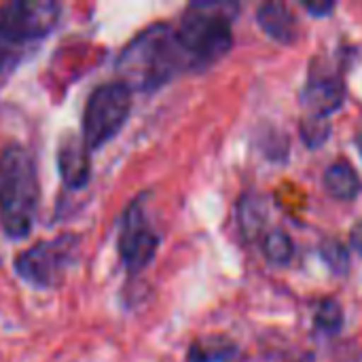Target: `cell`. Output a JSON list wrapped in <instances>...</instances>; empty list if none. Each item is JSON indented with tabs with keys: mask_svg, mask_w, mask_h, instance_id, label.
<instances>
[{
	"mask_svg": "<svg viewBox=\"0 0 362 362\" xmlns=\"http://www.w3.org/2000/svg\"><path fill=\"white\" fill-rule=\"evenodd\" d=\"M57 170L64 185L72 191H81L91 178V151L81 136L66 134L57 146Z\"/></svg>",
	"mask_w": 362,
	"mask_h": 362,
	"instance_id": "obj_9",
	"label": "cell"
},
{
	"mask_svg": "<svg viewBox=\"0 0 362 362\" xmlns=\"http://www.w3.org/2000/svg\"><path fill=\"white\" fill-rule=\"evenodd\" d=\"M344 98L346 87L339 74L322 68H314V72H310V78L303 89V104L308 110L305 115L329 119L344 104Z\"/></svg>",
	"mask_w": 362,
	"mask_h": 362,
	"instance_id": "obj_8",
	"label": "cell"
},
{
	"mask_svg": "<svg viewBox=\"0 0 362 362\" xmlns=\"http://www.w3.org/2000/svg\"><path fill=\"white\" fill-rule=\"evenodd\" d=\"M354 142H356V148H358V153H361V157H362V132L356 134V140H354Z\"/></svg>",
	"mask_w": 362,
	"mask_h": 362,
	"instance_id": "obj_20",
	"label": "cell"
},
{
	"mask_svg": "<svg viewBox=\"0 0 362 362\" xmlns=\"http://www.w3.org/2000/svg\"><path fill=\"white\" fill-rule=\"evenodd\" d=\"M238 350L231 344H216V341H195L185 362H229L235 358Z\"/></svg>",
	"mask_w": 362,
	"mask_h": 362,
	"instance_id": "obj_14",
	"label": "cell"
},
{
	"mask_svg": "<svg viewBox=\"0 0 362 362\" xmlns=\"http://www.w3.org/2000/svg\"><path fill=\"white\" fill-rule=\"evenodd\" d=\"M267 223V206L265 199L257 193H246L238 206V225L246 240H263Z\"/></svg>",
	"mask_w": 362,
	"mask_h": 362,
	"instance_id": "obj_12",
	"label": "cell"
},
{
	"mask_svg": "<svg viewBox=\"0 0 362 362\" xmlns=\"http://www.w3.org/2000/svg\"><path fill=\"white\" fill-rule=\"evenodd\" d=\"M40 204L38 170L32 153L11 142L0 151V227L11 240L28 238Z\"/></svg>",
	"mask_w": 362,
	"mask_h": 362,
	"instance_id": "obj_2",
	"label": "cell"
},
{
	"mask_svg": "<svg viewBox=\"0 0 362 362\" xmlns=\"http://www.w3.org/2000/svg\"><path fill=\"white\" fill-rule=\"evenodd\" d=\"M142 199H144V195L134 199L125 208V212L119 221L117 250H119L121 265L125 267V272L129 276H138L153 263L159 242H161L157 231L153 229L151 221L146 218Z\"/></svg>",
	"mask_w": 362,
	"mask_h": 362,
	"instance_id": "obj_7",
	"label": "cell"
},
{
	"mask_svg": "<svg viewBox=\"0 0 362 362\" xmlns=\"http://www.w3.org/2000/svg\"><path fill=\"white\" fill-rule=\"evenodd\" d=\"M132 89L123 81L95 87L83 110V142L89 151L108 144L127 123L132 112Z\"/></svg>",
	"mask_w": 362,
	"mask_h": 362,
	"instance_id": "obj_6",
	"label": "cell"
},
{
	"mask_svg": "<svg viewBox=\"0 0 362 362\" xmlns=\"http://www.w3.org/2000/svg\"><path fill=\"white\" fill-rule=\"evenodd\" d=\"M187 70H191L189 59L170 23L148 25L136 34L117 57L119 81L132 91L159 89Z\"/></svg>",
	"mask_w": 362,
	"mask_h": 362,
	"instance_id": "obj_1",
	"label": "cell"
},
{
	"mask_svg": "<svg viewBox=\"0 0 362 362\" xmlns=\"http://www.w3.org/2000/svg\"><path fill=\"white\" fill-rule=\"evenodd\" d=\"M331 134V123L325 117L305 115L301 121V138L308 146H320Z\"/></svg>",
	"mask_w": 362,
	"mask_h": 362,
	"instance_id": "obj_16",
	"label": "cell"
},
{
	"mask_svg": "<svg viewBox=\"0 0 362 362\" xmlns=\"http://www.w3.org/2000/svg\"><path fill=\"white\" fill-rule=\"evenodd\" d=\"M62 19L53 0H8L0 4V74L13 72Z\"/></svg>",
	"mask_w": 362,
	"mask_h": 362,
	"instance_id": "obj_3",
	"label": "cell"
},
{
	"mask_svg": "<svg viewBox=\"0 0 362 362\" xmlns=\"http://www.w3.org/2000/svg\"><path fill=\"white\" fill-rule=\"evenodd\" d=\"M81 235L78 233H62L53 240H40L30 248L21 250L15 257V274L36 286V288H59L70 272V267L78 261Z\"/></svg>",
	"mask_w": 362,
	"mask_h": 362,
	"instance_id": "obj_5",
	"label": "cell"
},
{
	"mask_svg": "<svg viewBox=\"0 0 362 362\" xmlns=\"http://www.w3.org/2000/svg\"><path fill=\"white\" fill-rule=\"evenodd\" d=\"M235 11L238 6L227 2H193L187 6L174 32L191 70H204L231 51Z\"/></svg>",
	"mask_w": 362,
	"mask_h": 362,
	"instance_id": "obj_4",
	"label": "cell"
},
{
	"mask_svg": "<svg viewBox=\"0 0 362 362\" xmlns=\"http://www.w3.org/2000/svg\"><path fill=\"white\" fill-rule=\"evenodd\" d=\"M325 189L333 199L352 202L361 193V178L348 161H335L325 170Z\"/></svg>",
	"mask_w": 362,
	"mask_h": 362,
	"instance_id": "obj_11",
	"label": "cell"
},
{
	"mask_svg": "<svg viewBox=\"0 0 362 362\" xmlns=\"http://www.w3.org/2000/svg\"><path fill=\"white\" fill-rule=\"evenodd\" d=\"M310 13H314V15H329L333 8H335V4L333 2H325V4H303Z\"/></svg>",
	"mask_w": 362,
	"mask_h": 362,
	"instance_id": "obj_19",
	"label": "cell"
},
{
	"mask_svg": "<svg viewBox=\"0 0 362 362\" xmlns=\"http://www.w3.org/2000/svg\"><path fill=\"white\" fill-rule=\"evenodd\" d=\"M350 246L362 255V221H358L350 231Z\"/></svg>",
	"mask_w": 362,
	"mask_h": 362,
	"instance_id": "obj_18",
	"label": "cell"
},
{
	"mask_svg": "<svg viewBox=\"0 0 362 362\" xmlns=\"http://www.w3.org/2000/svg\"><path fill=\"white\" fill-rule=\"evenodd\" d=\"M344 325V312L339 308L337 301L329 299V301H322V305L318 308L316 312V327L322 331V333H337Z\"/></svg>",
	"mask_w": 362,
	"mask_h": 362,
	"instance_id": "obj_17",
	"label": "cell"
},
{
	"mask_svg": "<svg viewBox=\"0 0 362 362\" xmlns=\"http://www.w3.org/2000/svg\"><path fill=\"white\" fill-rule=\"evenodd\" d=\"M320 257L333 274H346L350 267V250L339 240H327L320 246Z\"/></svg>",
	"mask_w": 362,
	"mask_h": 362,
	"instance_id": "obj_15",
	"label": "cell"
},
{
	"mask_svg": "<svg viewBox=\"0 0 362 362\" xmlns=\"http://www.w3.org/2000/svg\"><path fill=\"white\" fill-rule=\"evenodd\" d=\"M263 252L274 265H288L293 261L295 246L284 231L272 229L263 235Z\"/></svg>",
	"mask_w": 362,
	"mask_h": 362,
	"instance_id": "obj_13",
	"label": "cell"
},
{
	"mask_svg": "<svg viewBox=\"0 0 362 362\" xmlns=\"http://www.w3.org/2000/svg\"><path fill=\"white\" fill-rule=\"evenodd\" d=\"M257 23L280 45H293L297 38V21L291 8L282 2H265L257 8Z\"/></svg>",
	"mask_w": 362,
	"mask_h": 362,
	"instance_id": "obj_10",
	"label": "cell"
}]
</instances>
